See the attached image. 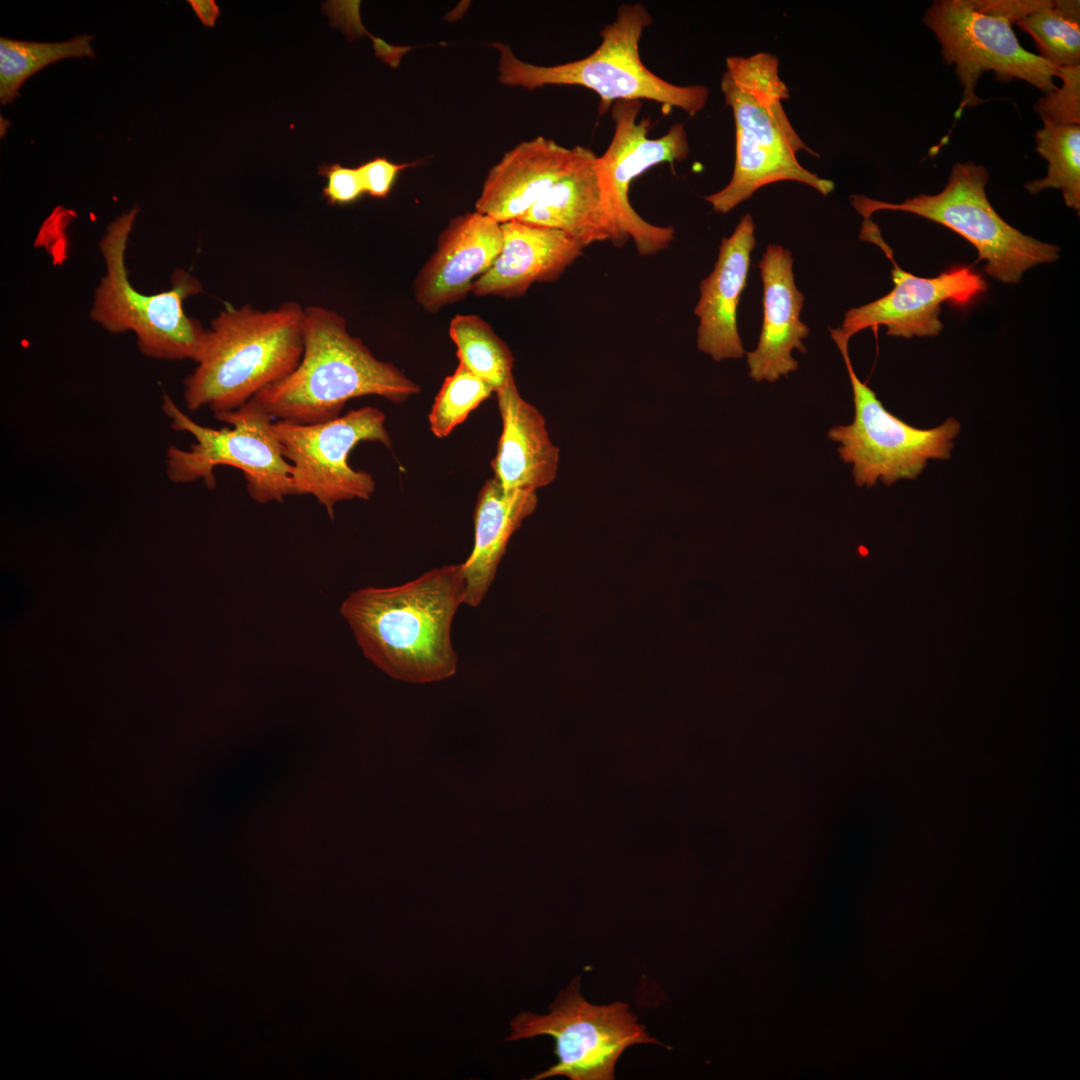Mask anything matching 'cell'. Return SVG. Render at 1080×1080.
I'll list each match as a JSON object with an SVG mask.
<instances>
[{"instance_id": "d6986e66", "label": "cell", "mask_w": 1080, "mask_h": 1080, "mask_svg": "<svg viewBox=\"0 0 1080 1080\" xmlns=\"http://www.w3.org/2000/svg\"><path fill=\"white\" fill-rule=\"evenodd\" d=\"M503 242L492 266L471 287L475 296L524 295L533 283L557 279L584 246L566 233L514 220L501 224Z\"/></svg>"}, {"instance_id": "6da1fadb", "label": "cell", "mask_w": 1080, "mask_h": 1080, "mask_svg": "<svg viewBox=\"0 0 1080 1080\" xmlns=\"http://www.w3.org/2000/svg\"><path fill=\"white\" fill-rule=\"evenodd\" d=\"M464 596L463 563L449 564L398 586L353 591L340 612L366 659L396 680L424 684L457 671L451 626Z\"/></svg>"}, {"instance_id": "ba28073f", "label": "cell", "mask_w": 1080, "mask_h": 1080, "mask_svg": "<svg viewBox=\"0 0 1080 1080\" xmlns=\"http://www.w3.org/2000/svg\"><path fill=\"white\" fill-rule=\"evenodd\" d=\"M988 171L973 162L955 163L946 186L937 194H920L901 203L851 195L850 201L864 218L882 210L902 211L941 224L968 240L985 261L984 271L1007 284L1020 282L1023 273L1039 264L1059 259L1060 248L1023 234L1008 224L988 200Z\"/></svg>"}, {"instance_id": "cb8c5ba5", "label": "cell", "mask_w": 1080, "mask_h": 1080, "mask_svg": "<svg viewBox=\"0 0 1080 1080\" xmlns=\"http://www.w3.org/2000/svg\"><path fill=\"white\" fill-rule=\"evenodd\" d=\"M449 336L459 363L494 389L513 377L514 357L491 325L478 315L457 314L449 323Z\"/></svg>"}, {"instance_id": "f546056e", "label": "cell", "mask_w": 1080, "mask_h": 1080, "mask_svg": "<svg viewBox=\"0 0 1080 1080\" xmlns=\"http://www.w3.org/2000/svg\"><path fill=\"white\" fill-rule=\"evenodd\" d=\"M415 163H394L383 156L375 157L358 166L365 193L377 199L390 194L401 171Z\"/></svg>"}, {"instance_id": "44dd1931", "label": "cell", "mask_w": 1080, "mask_h": 1080, "mask_svg": "<svg viewBox=\"0 0 1080 1080\" xmlns=\"http://www.w3.org/2000/svg\"><path fill=\"white\" fill-rule=\"evenodd\" d=\"M538 503L536 491L505 489L495 478L481 487L474 510V546L463 563L464 604L476 607L487 594L513 533Z\"/></svg>"}, {"instance_id": "603a6c76", "label": "cell", "mask_w": 1080, "mask_h": 1080, "mask_svg": "<svg viewBox=\"0 0 1080 1080\" xmlns=\"http://www.w3.org/2000/svg\"><path fill=\"white\" fill-rule=\"evenodd\" d=\"M1034 40L1039 56L1058 68L1080 65V2L1037 0L1015 23Z\"/></svg>"}, {"instance_id": "7402d4cb", "label": "cell", "mask_w": 1080, "mask_h": 1080, "mask_svg": "<svg viewBox=\"0 0 1080 1080\" xmlns=\"http://www.w3.org/2000/svg\"><path fill=\"white\" fill-rule=\"evenodd\" d=\"M596 157L556 183L518 221L560 230L584 247L606 240L620 246L603 200Z\"/></svg>"}, {"instance_id": "83f0119b", "label": "cell", "mask_w": 1080, "mask_h": 1080, "mask_svg": "<svg viewBox=\"0 0 1080 1080\" xmlns=\"http://www.w3.org/2000/svg\"><path fill=\"white\" fill-rule=\"evenodd\" d=\"M1062 85L1041 97L1034 105L1044 125H1080V65L1060 67Z\"/></svg>"}, {"instance_id": "9c48e42d", "label": "cell", "mask_w": 1080, "mask_h": 1080, "mask_svg": "<svg viewBox=\"0 0 1080 1080\" xmlns=\"http://www.w3.org/2000/svg\"><path fill=\"white\" fill-rule=\"evenodd\" d=\"M162 410L175 431L189 433L195 439L189 450L168 448L166 471L171 481L202 480L208 488H213L214 469L226 465L243 473L249 495L260 504L282 502L287 496L295 495L291 464L283 455L275 420L265 413L245 404L216 415L232 428L215 429L192 420L166 393L162 397Z\"/></svg>"}, {"instance_id": "ac0fdd59", "label": "cell", "mask_w": 1080, "mask_h": 1080, "mask_svg": "<svg viewBox=\"0 0 1080 1080\" xmlns=\"http://www.w3.org/2000/svg\"><path fill=\"white\" fill-rule=\"evenodd\" d=\"M755 243V223L746 213L733 233L721 240L714 268L700 283V298L694 309L699 318L697 347L715 361L739 359L745 354L737 309L747 285Z\"/></svg>"}, {"instance_id": "ffe728a7", "label": "cell", "mask_w": 1080, "mask_h": 1080, "mask_svg": "<svg viewBox=\"0 0 1080 1080\" xmlns=\"http://www.w3.org/2000/svg\"><path fill=\"white\" fill-rule=\"evenodd\" d=\"M502 432L491 462L496 481L505 489L536 491L552 483L559 466V448L551 441L544 416L520 395L514 377L495 391Z\"/></svg>"}, {"instance_id": "30bf717a", "label": "cell", "mask_w": 1080, "mask_h": 1080, "mask_svg": "<svg viewBox=\"0 0 1080 1080\" xmlns=\"http://www.w3.org/2000/svg\"><path fill=\"white\" fill-rule=\"evenodd\" d=\"M548 1035L557 1063L532 1079L612 1080L620 1055L636 1044L659 1043L637 1022L627 1003L595 1005L580 994L579 977L562 990L544 1015L522 1012L511 1022L508 1041Z\"/></svg>"}, {"instance_id": "484cf974", "label": "cell", "mask_w": 1080, "mask_h": 1080, "mask_svg": "<svg viewBox=\"0 0 1080 1080\" xmlns=\"http://www.w3.org/2000/svg\"><path fill=\"white\" fill-rule=\"evenodd\" d=\"M1035 150L1048 162L1047 175L1025 184L1035 195L1046 189L1061 190L1065 204L1080 211V125H1044L1035 133Z\"/></svg>"}, {"instance_id": "7c38bea8", "label": "cell", "mask_w": 1080, "mask_h": 1080, "mask_svg": "<svg viewBox=\"0 0 1080 1080\" xmlns=\"http://www.w3.org/2000/svg\"><path fill=\"white\" fill-rule=\"evenodd\" d=\"M385 422V414L372 406L320 423L275 421L283 455L291 464L294 494L313 496L331 519L339 502L368 500L375 492L374 478L366 471L353 469L348 458L365 441L390 448L392 441Z\"/></svg>"}, {"instance_id": "8fae6325", "label": "cell", "mask_w": 1080, "mask_h": 1080, "mask_svg": "<svg viewBox=\"0 0 1080 1080\" xmlns=\"http://www.w3.org/2000/svg\"><path fill=\"white\" fill-rule=\"evenodd\" d=\"M845 362L853 391L854 421L831 428L828 437L839 442L845 463L853 464L858 487H871L880 479L889 486L899 479H916L928 460L950 458L953 439L961 425L953 417L931 429L915 428L883 406L876 393L857 377L848 342L834 340Z\"/></svg>"}, {"instance_id": "f1b7e54d", "label": "cell", "mask_w": 1080, "mask_h": 1080, "mask_svg": "<svg viewBox=\"0 0 1080 1080\" xmlns=\"http://www.w3.org/2000/svg\"><path fill=\"white\" fill-rule=\"evenodd\" d=\"M317 174L326 181L322 195L329 205H349L365 194L358 167H346L337 162L323 163L318 167Z\"/></svg>"}, {"instance_id": "4316f807", "label": "cell", "mask_w": 1080, "mask_h": 1080, "mask_svg": "<svg viewBox=\"0 0 1080 1080\" xmlns=\"http://www.w3.org/2000/svg\"><path fill=\"white\" fill-rule=\"evenodd\" d=\"M494 389L462 364L447 376L429 413L430 430L437 438L449 436Z\"/></svg>"}, {"instance_id": "52a82bcc", "label": "cell", "mask_w": 1080, "mask_h": 1080, "mask_svg": "<svg viewBox=\"0 0 1080 1080\" xmlns=\"http://www.w3.org/2000/svg\"><path fill=\"white\" fill-rule=\"evenodd\" d=\"M137 213V208L122 213L100 241L105 274L95 290L91 318L110 333L134 332L139 350L148 357L196 362L208 330L186 315L183 302L202 291L201 283L185 270L177 269L169 290L146 295L133 287L125 252Z\"/></svg>"}, {"instance_id": "7a4b0ae2", "label": "cell", "mask_w": 1080, "mask_h": 1080, "mask_svg": "<svg viewBox=\"0 0 1080 1080\" xmlns=\"http://www.w3.org/2000/svg\"><path fill=\"white\" fill-rule=\"evenodd\" d=\"M303 329L297 367L246 403L273 420L320 423L338 417L351 399L379 396L402 403L420 392L416 382L351 335L336 311L304 308Z\"/></svg>"}, {"instance_id": "4fadbf2b", "label": "cell", "mask_w": 1080, "mask_h": 1080, "mask_svg": "<svg viewBox=\"0 0 1080 1080\" xmlns=\"http://www.w3.org/2000/svg\"><path fill=\"white\" fill-rule=\"evenodd\" d=\"M641 106L637 100L617 101L612 105L613 136L605 152L596 157V168L620 245L632 239L638 253L647 256L666 249L675 231L671 226H659L643 219L629 201L630 186L634 179L656 165L685 160L690 148L683 123L673 124L660 137H649L650 120H638Z\"/></svg>"}, {"instance_id": "9a60e30c", "label": "cell", "mask_w": 1080, "mask_h": 1080, "mask_svg": "<svg viewBox=\"0 0 1080 1080\" xmlns=\"http://www.w3.org/2000/svg\"><path fill=\"white\" fill-rule=\"evenodd\" d=\"M502 242L501 224L485 214L475 210L452 219L414 279L416 302L435 313L464 299L473 282L492 266Z\"/></svg>"}, {"instance_id": "8992f818", "label": "cell", "mask_w": 1080, "mask_h": 1080, "mask_svg": "<svg viewBox=\"0 0 1080 1080\" xmlns=\"http://www.w3.org/2000/svg\"><path fill=\"white\" fill-rule=\"evenodd\" d=\"M1037 0H936L923 22L935 34L947 65H954L962 86L955 118L983 102L975 87L984 72L1002 82L1019 79L1042 92L1057 88L1058 67L1025 50L1012 24L1030 12Z\"/></svg>"}, {"instance_id": "277c9868", "label": "cell", "mask_w": 1080, "mask_h": 1080, "mask_svg": "<svg viewBox=\"0 0 1080 1080\" xmlns=\"http://www.w3.org/2000/svg\"><path fill=\"white\" fill-rule=\"evenodd\" d=\"M303 323L304 308L295 301L269 310L227 306L212 320L197 366L184 381L188 409L234 411L287 377L303 354Z\"/></svg>"}, {"instance_id": "e0dca14e", "label": "cell", "mask_w": 1080, "mask_h": 1080, "mask_svg": "<svg viewBox=\"0 0 1080 1080\" xmlns=\"http://www.w3.org/2000/svg\"><path fill=\"white\" fill-rule=\"evenodd\" d=\"M763 283V323L755 350L747 352L749 376L756 382H774L798 368L794 349L805 353L802 340L809 335L801 321L803 293L797 288L793 258L788 249L770 244L758 265Z\"/></svg>"}, {"instance_id": "5b68a950", "label": "cell", "mask_w": 1080, "mask_h": 1080, "mask_svg": "<svg viewBox=\"0 0 1080 1080\" xmlns=\"http://www.w3.org/2000/svg\"><path fill=\"white\" fill-rule=\"evenodd\" d=\"M651 23L643 4H622L615 19L600 31L601 42L591 54L552 66L525 62L507 44L494 43L499 51L498 80L529 91L548 85L581 86L599 96L601 114L617 101L650 100L695 116L706 106L709 89L668 82L642 62L640 40Z\"/></svg>"}, {"instance_id": "d4e9b609", "label": "cell", "mask_w": 1080, "mask_h": 1080, "mask_svg": "<svg viewBox=\"0 0 1080 1080\" xmlns=\"http://www.w3.org/2000/svg\"><path fill=\"white\" fill-rule=\"evenodd\" d=\"M92 35L76 36L68 41L40 43L0 38V100L12 102L21 85L34 73L61 59L94 57Z\"/></svg>"}, {"instance_id": "4dcf8cb0", "label": "cell", "mask_w": 1080, "mask_h": 1080, "mask_svg": "<svg viewBox=\"0 0 1080 1080\" xmlns=\"http://www.w3.org/2000/svg\"><path fill=\"white\" fill-rule=\"evenodd\" d=\"M188 3L205 27L213 28L215 26L220 15V9L214 0H189Z\"/></svg>"}, {"instance_id": "5bb4252c", "label": "cell", "mask_w": 1080, "mask_h": 1080, "mask_svg": "<svg viewBox=\"0 0 1080 1080\" xmlns=\"http://www.w3.org/2000/svg\"><path fill=\"white\" fill-rule=\"evenodd\" d=\"M860 239L876 243L893 263V289L883 297L849 309L841 328L830 329L833 340L849 342L856 333L885 326L888 336L911 338L938 335L943 324L941 305L968 306L986 290L982 275L970 266L955 265L936 277L925 278L904 271L894 261L873 222L862 227Z\"/></svg>"}, {"instance_id": "2e32d148", "label": "cell", "mask_w": 1080, "mask_h": 1080, "mask_svg": "<svg viewBox=\"0 0 1080 1080\" xmlns=\"http://www.w3.org/2000/svg\"><path fill=\"white\" fill-rule=\"evenodd\" d=\"M595 153L538 136L508 152L487 174L475 210L500 224L520 219L556 183Z\"/></svg>"}, {"instance_id": "3957f363", "label": "cell", "mask_w": 1080, "mask_h": 1080, "mask_svg": "<svg viewBox=\"0 0 1080 1080\" xmlns=\"http://www.w3.org/2000/svg\"><path fill=\"white\" fill-rule=\"evenodd\" d=\"M720 88L735 123L733 174L722 189L704 197L713 210L726 214L760 188L782 181L805 184L827 196L833 181L804 168L797 153L819 157L797 134L783 107L789 90L779 74V61L769 52L730 56Z\"/></svg>"}]
</instances>
